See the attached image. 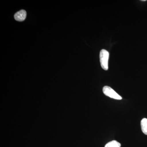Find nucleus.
Here are the masks:
<instances>
[{
	"label": "nucleus",
	"instance_id": "obj_1",
	"mask_svg": "<svg viewBox=\"0 0 147 147\" xmlns=\"http://www.w3.org/2000/svg\"><path fill=\"white\" fill-rule=\"evenodd\" d=\"M109 53L108 51L102 49L100 51V61L101 67L105 70L108 69V62L109 59Z\"/></svg>",
	"mask_w": 147,
	"mask_h": 147
},
{
	"label": "nucleus",
	"instance_id": "obj_2",
	"mask_svg": "<svg viewBox=\"0 0 147 147\" xmlns=\"http://www.w3.org/2000/svg\"><path fill=\"white\" fill-rule=\"evenodd\" d=\"M102 92L105 95L111 98L117 100H121L122 98L114 90L108 86H105L103 87Z\"/></svg>",
	"mask_w": 147,
	"mask_h": 147
},
{
	"label": "nucleus",
	"instance_id": "obj_3",
	"mask_svg": "<svg viewBox=\"0 0 147 147\" xmlns=\"http://www.w3.org/2000/svg\"><path fill=\"white\" fill-rule=\"evenodd\" d=\"M26 16V11L24 10H21L16 12L14 14V17L16 21H23L25 20Z\"/></svg>",
	"mask_w": 147,
	"mask_h": 147
},
{
	"label": "nucleus",
	"instance_id": "obj_4",
	"mask_svg": "<svg viewBox=\"0 0 147 147\" xmlns=\"http://www.w3.org/2000/svg\"><path fill=\"white\" fill-rule=\"evenodd\" d=\"M142 131L144 134L147 135V119H142L141 122Z\"/></svg>",
	"mask_w": 147,
	"mask_h": 147
},
{
	"label": "nucleus",
	"instance_id": "obj_5",
	"mask_svg": "<svg viewBox=\"0 0 147 147\" xmlns=\"http://www.w3.org/2000/svg\"><path fill=\"white\" fill-rule=\"evenodd\" d=\"M120 143L116 141H111L105 145V147H121Z\"/></svg>",
	"mask_w": 147,
	"mask_h": 147
},
{
	"label": "nucleus",
	"instance_id": "obj_6",
	"mask_svg": "<svg viewBox=\"0 0 147 147\" xmlns=\"http://www.w3.org/2000/svg\"><path fill=\"white\" fill-rule=\"evenodd\" d=\"M142 1H146V0H142Z\"/></svg>",
	"mask_w": 147,
	"mask_h": 147
}]
</instances>
